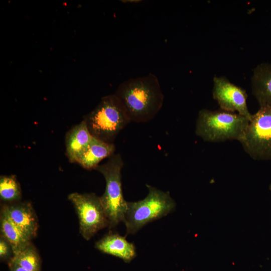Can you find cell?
Wrapping results in <instances>:
<instances>
[{
  "instance_id": "6da1fadb",
  "label": "cell",
  "mask_w": 271,
  "mask_h": 271,
  "mask_svg": "<svg viewBox=\"0 0 271 271\" xmlns=\"http://www.w3.org/2000/svg\"><path fill=\"white\" fill-rule=\"evenodd\" d=\"M115 94L123 105L131 121L146 122L159 112L164 96L157 77L150 73L122 82Z\"/></svg>"
},
{
  "instance_id": "7a4b0ae2",
  "label": "cell",
  "mask_w": 271,
  "mask_h": 271,
  "mask_svg": "<svg viewBox=\"0 0 271 271\" xmlns=\"http://www.w3.org/2000/svg\"><path fill=\"white\" fill-rule=\"evenodd\" d=\"M249 120L237 113L203 109L199 111L195 133L203 140L218 142L227 140L239 142L243 136Z\"/></svg>"
},
{
  "instance_id": "3957f363",
  "label": "cell",
  "mask_w": 271,
  "mask_h": 271,
  "mask_svg": "<svg viewBox=\"0 0 271 271\" xmlns=\"http://www.w3.org/2000/svg\"><path fill=\"white\" fill-rule=\"evenodd\" d=\"M84 120L93 137L110 144L113 143L118 134L131 121L115 94L102 97Z\"/></svg>"
},
{
  "instance_id": "277c9868",
  "label": "cell",
  "mask_w": 271,
  "mask_h": 271,
  "mask_svg": "<svg viewBox=\"0 0 271 271\" xmlns=\"http://www.w3.org/2000/svg\"><path fill=\"white\" fill-rule=\"evenodd\" d=\"M149 192L143 200L127 202L123 222L126 234H134L149 222L165 216L176 207L169 192L146 185Z\"/></svg>"
},
{
  "instance_id": "5b68a950",
  "label": "cell",
  "mask_w": 271,
  "mask_h": 271,
  "mask_svg": "<svg viewBox=\"0 0 271 271\" xmlns=\"http://www.w3.org/2000/svg\"><path fill=\"white\" fill-rule=\"evenodd\" d=\"M123 161L119 154H113L104 164L98 165L95 170L104 177L106 186L100 199L109 222V228H113L123 221L127 209L121 186V169Z\"/></svg>"
},
{
  "instance_id": "8992f818",
  "label": "cell",
  "mask_w": 271,
  "mask_h": 271,
  "mask_svg": "<svg viewBox=\"0 0 271 271\" xmlns=\"http://www.w3.org/2000/svg\"><path fill=\"white\" fill-rule=\"evenodd\" d=\"M239 142L244 150L256 160H271V108L261 106L252 114Z\"/></svg>"
},
{
  "instance_id": "52a82bcc",
  "label": "cell",
  "mask_w": 271,
  "mask_h": 271,
  "mask_svg": "<svg viewBox=\"0 0 271 271\" xmlns=\"http://www.w3.org/2000/svg\"><path fill=\"white\" fill-rule=\"evenodd\" d=\"M68 199L73 204L78 215L79 231L83 237L90 239L99 230L109 227V222L100 197L93 193H72Z\"/></svg>"
},
{
  "instance_id": "ba28073f",
  "label": "cell",
  "mask_w": 271,
  "mask_h": 271,
  "mask_svg": "<svg viewBox=\"0 0 271 271\" xmlns=\"http://www.w3.org/2000/svg\"><path fill=\"white\" fill-rule=\"evenodd\" d=\"M213 97L223 110L235 112L246 117L250 121L252 114L246 104L247 95L244 90L223 77L213 79Z\"/></svg>"
},
{
  "instance_id": "9c48e42d",
  "label": "cell",
  "mask_w": 271,
  "mask_h": 271,
  "mask_svg": "<svg viewBox=\"0 0 271 271\" xmlns=\"http://www.w3.org/2000/svg\"><path fill=\"white\" fill-rule=\"evenodd\" d=\"M30 239L34 237L38 228V219L30 202H14L5 205L2 209Z\"/></svg>"
},
{
  "instance_id": "30bf717a",
  "label": "cell",
  "mask_w": 271,
  "mask_h": 271,
  "mask_svg": "<svg viewBox=\"0 0 271 271\" xmlns=\"http://www.w3.org/2000/svg\"><path fill=\"white\" fill-rule=\"evenodd\" d=\"M93 138L84 120L68 130L65 136L66 155L70 163H77Z\"/></svg>"
},
{
  "instance_id": "8fae6325",
  "label": "cell",
  "mask_w": 271,
  "mask_h": 271,
  "mask_svg": "<svg viewBox=\"0 0 271 271\" xmlns=\"http://www.w3.org/2000/svg\"><path fill=\"white\" fill-rule=\"evenodd\" d=\"M95 247L101 252L131 261L136 256V247L128 242L125 237L115 233H109L96 242Z\"/></svg>"
},
{
  "instance_id": "7c38bea8",
  "label": "cell",
  "mask_w": 271,
  "mask_h": 271,
  "mask_svg": "<svg viewBox=\"0 0 271 271\" xmlns=\"http://www.w3.org/2000/svg\"><path fill=\"white\" fill-rule=\"evenodd\" d=\"M251 88L260 106L271 108V64L263 63L255 68L251 78Z\"/></svg>"
},
{
  "instance_id": "4fadbf2b",
  "label": "cell",
  "mask_w": 271,
  "mask_h": 271,
  "mask_svg": "<svg viewBox=\"0 0 271 271\" xmlns=\"http://www.w3.org/2000/svg\"><path fill=\"white\" fill-rule=\"evenodd\" d=\"M115 151L113 143H105L93 137L77 163L86 170H95L101 160L114 154Z\"/></svg>"
},
{
  "instance_id": "5bb4252c",
  "label": "cell",
  "mask_w": 271,
  "mask_h": 271,
  "mask_svg": "<svg viewBox=\"0 0 271 271\" xmlns=\"http://www.w3.org/2000/svg\"><path fill=\"white\" fill-rule=\"evenodd\" d=\"M1 236L11 245L13 254L21 250L31 240L3 210L1 213Z\"/></svg>"
},
{
  "instance_id": "9a60e30c",
  "label": "cell",
  "mask_w": 271,
  "mask_h": 271,
  "mask_svg": "<svg viewBox=\"0 0 271 271\" xmlns=\"http://www.w3.org/2000/svg\"><path fill=\"white\" fill-rule=\"evenodd\" d=\"M11 262L27 271H40V257L36 248L31 242L14 254Z\"/></svg>"
},
{
  "instance_id": "2e32d148",
  "label": "cell",
  "mask_w": 271,
  "mask_h": 271,
  "mask_svg": "<svg viewBox=\"0 0 271 271\" xmlns=\"http://www.w3.org/2000/svg\"><path fill=\"white\" fill-rule=\"evenodd\" d=\"M22 197L20 185L15 175L1 176L0 177V197L6 202H18Z\"/></svg>"
},
{
  "instance_id": "e0dca14e",
  "label": "cell",
  "mask_w": 271,
  "mask_h": 271,
  "mask_svg": "<svg viewBox=\"0 0 271 271\" xmlns=\"http://www.w3.org/2000/svg\"><path fill=\"white\" fill-rule=\"evenodd\" d=\"M12 251L11 245L8 242L1 236L0 239V256L1 258L7 257L10 251Z\"/></svg>"
},
{
  "instance_id": "ac0fdd59",
  "label": "cell",
  "mask_w": 271,
  "mask_h": 271,
  "mask_svg": "<svg viewBox=\"0 0 271 271\" xmlns=\"http://www.w3.org/2000/svg\"><path fill=\"white\" fill-rule=\"evenodd\" d=\"M11 271H27L18 265L11 262Z\"/></svg>"
},
{
  "instance_id": "d6986e66",
  "label": "cell",
  "mask_w": 271,
  "mask_h": 271,
  "mask_svg": "<svg viewBox=\"0 0 271 271\" xmlns=\"http://www.w3.org/2000/svg\"><path fill=\"white\" fill-rule=\"evenodd\" d=\"M123 3H136L141 2V0H123L121 1Z\"/></svg>"
},
{
  "instance_id": "ffe728a7",
  "label": "cell",
  "mask_w": 271,
  "mask_h": 271,
  "mask_svg": "<svg viewBox=\"0 0 271 271\" xmlns=\"http://www.w3.org/2000/svg\"><path fill=\"white\" fill-rule=\"evenodd\" d=\"M269 189L271 191V184L269 185Z\"/></svg>"
}]
</instances>
